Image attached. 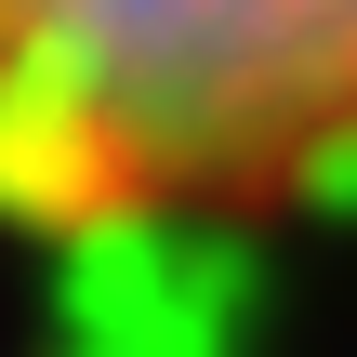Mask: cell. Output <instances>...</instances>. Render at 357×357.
Instances as JSON below:
<instances>
[{"instance_id": "obj_1", "label": "cell", "mask_w": 357, "mask_h": 357, "mask_svg": "<svg viewBox=\"0 0 357 357\" xmlns=\"http://www.w3.org/2000/svg\"><path fill=\"white\" fill-rule=\"evenodd\" d=\"M357 159V0H0V212L146 238Z\"/></svg>"}]
</instances>
